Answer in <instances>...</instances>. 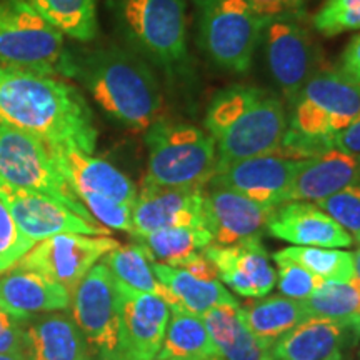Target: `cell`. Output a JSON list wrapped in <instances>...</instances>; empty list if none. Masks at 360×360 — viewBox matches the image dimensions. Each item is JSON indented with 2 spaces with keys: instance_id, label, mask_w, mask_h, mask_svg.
<instances>
[{
  "instance_id": "7402d4cb",
  "label": "cell",
  "mask_w": 360,
  "mask_h": 360,
  "mask_svg": "<svg viewBox=\"0 0 360 360\" xmlns=\"http://www.w3.org/2000/svg\"><path fill=\"white\" fill-rule=\"evenodd\" d=\"M357 184H360V159L335 147L328 148L321 155L302 160L283 204L295 200L317 202Z\"/></svg>"
},
{
  "instance_id": "b9f144b4",
  "label": "cell",
  "mask_w": 360,
  "mask_h": 360,
  "mask_svg": "<svg viewBox=\"0 0 360 360\" xmlns=\"http://www.w3.org/2000/svg\"><path fill=\"white\" fill-rule=\"evenodd\" d=\"M334 147L360 159V114L349 127H345L334 137Z\"/></svg>"
},
{
  "instance_id": "5bb4252c",
  "label": "cell",
  "mask_w": 360,
  "mask_h": 360,
  "mask_svg": "<svg viewBox=\"0 0 360 360\" xmlns=\"http://www.w3.org/2000/svg\"><path fill=\"white\" fill-rule=\"evenodd\" d=\"M265 57L278 89L290 103L315 74L317 51L307 30L294 19L270 20L264 27Z\"/></svg>"
},
{
  "instance_id": "f546056e",
  "label": "cell",
  "mask_w": 360,
  "mask_h": 360,
  "mask_svg": "<svg viewBox=\"0 0 360 360\" xmlns=\"http://www.w3.org/2000/svg\"><path fill=\"white\" fill-rule=\"evenodd\" d=\"M64 35L90 42L98 32L97 0H27Z\"/></svg>"
},
{
  "instance_id": "8fae6325",
  "label": "cell",
  "mask_w": 360,
  "mask_h": 360,
  "mask_svg": "<svg viewBox=\"0 0 360 360\" xmlns=\"http://www.w3.org/2000/svg\"><path fill=\"white\" fill-rule=\"evenodd\" d=\"M115 247L119 242L110 236L58 233L34 245L17 265L60 283L72 295L90 269Z\"/></svg>"
},
{
  "instance_id": "f35d334b",
  "label": "cell",
  "mask_w": 360,
  "mask_h": 360,
  "mask_svg": "<svg viewBox=\"0 0 360 360\" xmlns=\"http://www.w3.org/2000/svg\"><path fill=\"white\" fill-rule=\"evenodd\" d=\"M25 319L0 304V354H22Z\"/></svg>"
},
{
  "instance_id": "ab89813d",
  "label": "cell",
  "mask_w": 360,
  "mask_h": 360,
  "mask_svg": "<svg viewBox=\"0 0 360 360\" xmlns=\"http://www.w3.org/2000/svg\"><path fill=\"white\" fill-rule=\"evenodd\" d=\"M252 11L265 22L304 17V0H245Z\"/></svg>"
},
{
  "instance_id": "f1b7e54d",
  "label": "cell",
  "mask_w": 360,
  "mask_h": 360,
  "mask_svg": "<svg viewBox=\"0 0 360 360\" xmlns=\"http://www.w3.org/2000/svg\"><path fill=\"white\" fill-rule=\"evenodd\" d=\"M102 262L107 265L112 277L117 281L124 282L125 285L132 287L135 290L160 297L169 307L174 305L172 294L157 278L154 269H152V260L143 245L139 242L137 244L115 247L109 254L103 255Z\"/></svg>"
},
{
  "instance_id": "9a60e30c",
  "label": "cell",
  "mask_w": 360,
  "mask_h": 360,
  "mask_svg": "<svg viewBox=\"0 0 360 360\" xmlns=\"http://www.w3.org/2000/svg\"><path fill=\"white\" fill-rule=\"evenodd\" d=\"M276 207L262 205L233 188L209 184L204 188V222L214 244L236 245L260 240Z\"/></svg>"
},
{
  "instance_id": "d6986e66",
  "label": "cell",
  "mask_w": 360,
  "mask_h": 360,
  "mask_svg": "<svg viewBox=\"0 0 360 360\" xmlns=\"http://www.w3.org/2000/svg\"><path fill=\"white\" fill-rule=\"evenodd\" d=\"M215 265L219 281L233 294L249 299H262L277 283V272L260 240L242 242L236 245L210 244L202 250Z\"/></svg>"
},
{
  "instance_id": "83f0119b",
  "label": "cell",
  "mask_w": 360,
  "mask_h": 360,
  "mask_svg": "<svg viewBox=\"0 0 360 360\" xmlns=\"http://www.w3.org/2000/svg\"><path fill=\"white\" fill-rule=\"evenodd\" d=\"M220 359L200 315L170 310L164 342L155 360Z\"/></svg>"
},
{
  "instance_id": "5b68a950",
  "label": "cell",
  "mask_w": 360,
  "mask_h": 360,
  "mask_svg": "<svg viewBox=\"0 0 360 360\" xmlns=\"http://www.w3.org/2000/svg\"><path fill=\"white\" fill-rule=\"evenodd\" d=\"M107 6L119 32L139 57L175 84L192 79L186 0H107Z\"/></svg>"
},
{
  "instance_id": "6da1fadb",
  "label": "cell",
  "mask_w": 360,
  "mask_h": 360,
  "mask_svg": "<svg viewBox=\"0 0 360 360\" xmlns=\"http://www.w3.org/2000/svg\"><path fill=\"white\" fill-rule=\"evenodd\" d=\"M0 124L34 135L47 147L94 154L97 127L80 90L65 80L0 67Z\"/></svg>"
},
{
  "instance_id": "e0dca14e",
  "label": "cell",
  "mask_w": 360,
  "mask_h": 360,
  "mask_svg": "<svg viewBox=\"0 0 360 360\" xmlns=\"http://www.w3.org/2000/svg\"><path fill=\"white\" fill-rule=\"evenodd\" d=\"M134 237L170 227H204V188L164 187L143 180L132 205Z\"/></svg>"
},
{
  "instance_id": "9c48e42d",
  "label": "cell",
  "mask_w": 360,
  "mask_h": 360,
  "mask_svg": "<svg viewBox=\"0 0 360 360\" xmlns=\"http://www.w3.org/2000/svg\"><path fill=\"white\" fill-rule=\"evenodd\" d=\"M0 180L52 197L90 224L101 225L89 212L53 164L49 147L34 137L0 124Z\"/></svg>"
},
{
  "instance_id": "7bdbcfd3",
  "label": "cell",
  "mask_w": 360,
  "mask_h": 360,
  "mask_svg": "<svg viewBox=\"0 0 360 360\" xmlns=\"http://www.w3.org/2000/svg\"><path fill=\"white\" fill-rule=\"evenodd\" d=\"M340 70L347 77L360 84V34L355 35L347 44L345 51L342 52Z\"/></svg>"
},
{
  "instance_id": "8d00e7d4",
  "label": "cell",
  "mask_w": 360,
  "mask_h": 360,
  "mask_svg": "<svg viewBox=\"0 0 360 360\" xmlns=\"http://www.w3.org/2000/svg\"><path fill=\"white\" fill-rule=\"evenodd\" d=\"M277 264V283L283 297L292 300H305L314 294L323 282L321 277L314 276L307 269L290 260L274 259Z\"/></svg>"
},
{
  "instance_id": "30bf717a",
  "label": "cell",
  "mask_w": 360,
  "mask_h": 360,
  "mask_svg": "<svg viewBox=\"0 0 360 360\" xmlns=\"http://www.w3.org/2000/svg\"><path fill=\"white\" fill-rule=\"evenodd\" d=\"M70 317L90 360H119V305L110 270L96 264L70 297Z\"/></svg>"
},
{
  "instance_id": "74e56055",
  "label": "cell",
  "mask_w": 360,
  "mask_h": 360,
  "mask_svg": "<svg viewBox=\"0 0 360 360\" xmlns=\"http://www.w3.org/2000/svg\"><path fill=\"white\" fill-rule=\"evenodd\" d=\"M80 202L87 207L94 219L103 227L115 229V231H122L134 236L132 205L130 204L107 199V197L96 195V193H85L80 197Z\"/></svg>"
},
{
  "instance_id": "4fadbf2b",
  "label": "cell",
  "mask_w": 360,
  "mask_h": 360,
  "mask_svg": "<svg viewBox=\"0 0 360 360\" xmlns=\"http://www.w3.org/2000/svg\"><path fill=\"white\" fill-rule=\"evenodd\" d=\"M0 200L15 220L17 227L30 240L42 242L58 233L109 236L110 229L90 224L69 207L52 197L27 188L13 187L0 180Z\"/></svg>"
},
{
  "instance_id": "603a6c76",
  "label": "cell",
  "mask_w": 360,
  "mask_h": 360,
  "mask_svg": "<svg viewBox=\"0 0 360 360\" xmlns=\"http://www.w3.org/2000/svg\"><path fill=\"white\" fill-rule=\"evenodd\" d=\"M24 360H90L82 335L65 314L29 315L22 334Z\"/></svg>"
},
{
  "instance_id": "ba28073f",
  "label": "cell",
  "mask_w": 360,
  "mask_h": 360,
  "mask_svg": "<svg viewBox=\"0 0 360 360\" xmlns=\"http://www.w3.org/2000/svg\"><path fill=\"white\" fill-rule=\"evenodd\" d=\"M199 42L220 69L245 74L262 39L265 22L245 0H195Z\"/></svg>"
},
{
  "instance_id": "52a82bcc",
  "label": "cell",
  "mask_w": 360,
  "mask_h": 360,
  "mask_svg": "<svg viewBox=\"0 0 360 360\" xmlns=\"http://www.w3.org/2000/svg\"><path fill=\"white\" fill-rule=\"evenodd\" d=\"M0 67L72 77L64 34L27 0H0Z\"/></svg>"
},
{
  "instance_id": "f6af8a7d",
  "label": "cell",
  "mask_w": 360,
  "mask_h": 360,
  "mask_svg": "<svg viewBox=\"0 0 360 360\" xmlns=\"http://www.w3.org/2000/svg\"><path fill=\"white\" fill-rule=\"evenodd\" d=\"M0 360H24L22 354H0Z\"/></svg>"
},
{
  "instance_id": "8992f818",
  "label": "cell",
  "mask_w": 360,
  "mask_h": 360,
  "mask_svg": "<svg viewBox=\"0 0 360 360\" xmlns=\"http://www.w3.org/2000/svg\"><path fill=\"white\" fill-rule=\"evenodd\" d=\"M146 182L164 187L205 188L219 169L217 147L207 130L184 122L155 120L146 132Z\"/></svg>"
},
{
  "instance_id": "60d3db41",
  "label": "cell",
  "mask_w": 360,
  "mask_h": 360,
  "mask_svg": "<svg viewBox=\"0 0 360 360\" xmlns=\"http://www.w3.org/2000/svg\"><path fill=\"white\" fill-rule=\"evenodd\" d=\"M175 267L184 269L191 276L200 278V281H219V274L215 265L205 257L204 252H195V254L188 255L187 259L180 260Z\"/></svg>"
},
{
  "instance_id": "4316f807",
  "label": "cell",
  "mask_w": 360,
  "mask_h": 360,
  "mask_svg": "<svg viewBox=\"0 0 360 360\" xmlns=\"http://www.w3.org/2000/svg\"><path fill=\"white\" fill-rule=\"evenodd\" d=\"M240 314L252 334L269 347H274L287 332L309 319L302 300H292L283 295L249 302L240 307Z\"/></svg>"
},
{
  "instance_id": "44dd1931",
  "label": "cell",
  "mask_w": 360,
  "mask_h": 360,
  "mask_svg": "<svg viewBox=\"0 0 360 360\" xmlns=\"http://www.w3.org/2000/svg\"><path fill=\"white\" fill-rule=\"evenodd\" d=\"M272 237L300 247L340 249L354 244L349 236L330 215L312 202H285L274 209L267 224Z\"/></svg>"
},
{
  "instance_id": "d6a6232c",
  "label": "cell",
  "mask_w": 360,
  "mask_h": 360,
  "mask_svg": "<svg viewBox=\"0 0 360 360\" xmlns=\"http://www.w3.org/2000/svg\"><path fill=\"white\" fill-rule=\"evenodd\" d=\"M309 317L345 319L360 314V282H323L309 299L302 300Z\"/></svg>"
},
{
  "instance_id": "bcb514c9",
  "label": "cell",
  "mask_w": 360,
  "mask_h": 360,
  "mask_svg": "<svg viewBox=\"0 0 360 360\" xmlns=\"http://www.w3.org/2000/svg\"><path fill=\"white\" fill-rule=\"evenodd\" d=\"M210 360H222V359H210Z\"/></svg>"
},
{
  "instance_id": "2e32d148",
  "label": "cell",
  "mask_w": 360,
  "mask_h": 360,
  "mask_svg": "<svg viewBox=\"0 0 360 360\" xmlns=\"http://www.w3.org/2000/svg\"><path fill=\"white\" fill-rule=\"evenodd\" d=\"M360 342V314L345 319L309 317L272 347V360H345Z\"/></svg>"
},
{
  "instance_id": "1f68e13d",
  "label": "cell",
  "mask_w": 360,
  "mask_h": 360,
  "mask_svg": "<svg viewBox=\"0 0 360 360\" xmlns=\"http://www.w3.org/2000/svg\"><path fill=\"white\" fill-rule=\"evenodd\" d=\"M274 259L299 264L326 282H347L354 278V257L345 250L294 245L276 252Z\"/></svg>"
},
{
  "instance_id": "277c9868",
  "label": "cell",
  "mask_w": 360,
  "mask_h": 360,
  "mask_svg": "<svg viewBox=\"0 0 360 360\" xmlns=\"http://www.w3.org/2000/svg\"><path fill=\"white\" fill-rule=\"evenodd\" d=\"M360 114V84L339 70H317L294 102L276 155L312 159L334 148V137Z\"/></svg>"
},
{
  "instance_id": "836d02e7",
  "label": "cell",
  "mask_w": 360,
  "mask_h": 360,
  "mask_svg": "<svg viewBox=\"0 0 360 360\" xmlns=\"http://www.w3.org/2000/svg\"><path fill=\"white\" fill-rule=\"evenodd\" d=\"M314 29L323 37L360 30V0H327L314 15Z\"/></svg>"
},
{
  "instance_id": "ffe728a7",
  "label": "cell",
  "mask_w": 360,
  "mask_h": 360,
  "mask_svg": "<svg viewBox=\"0 0 360 360\" xmlns=\"http://www.w3.org/2000/svg\"><path fill=\"white\" fill-rule=\"evenodd\" d=\"M49 152L57 170L79 199L85 193H96L134 205L137 187L127 175L107 160L97 159L75 147L53 146L49 147Z\"/></svg>"
},
{
  "instance_id": "ac0fdd59",
  "label": "cell",
  "mask_w": 360,
  "mask_h": 360,
  "mask_svg": "<svg viewBox=\"0 0 360 360\" xmlns=\"http://www.w3.org/2000/svg\"><path fill=\"white\" fill-rule=\"evenodd\" d=\"M300 165L302 160L285 159L276 154L252 157L220 169L210 182L233 188L262 205L278 207L283 204Z\"/></svg>"
},
{
  "instance_id": "484cf974",
  "label": "cell",
  "mask_w": 360,
  "mask_h": 360,
  "mask_svg": "<svg viewBox=\"0 0 360 360\" xmlns=\"http://www.w3.org/2000/svg\"><path fill=\"white\" fill-rule=\"evenodd\" d=\"M154 274L172 294L170 310H184L193 315H204L217 305H240L220 281H200L184 269L152 262Z\"/></svg>"
},
{
  "instance_id": "e575fe53",
  "label": "cell",
  "mask_w": 360,
  "mask_h": 360,
  "mask_svg": "<svg viewBox=\"0 0 360 360\" xmlns=\"http://www.w3.org/2000/svg\"><path fill=\"white\" fill-rule=\"evenodd\" d=\"M315 205L330 215L345 232L352 237L355 244L360 242V184L349 186L335 192L327 199L317 200Z\"/></svg>"
},
{
  "instance_id": "d590c367",
  "label": "cell",
  "mask_w": 360,
  "mask_h": 360,
  "mask_svg": "<svg viewBox=\"0 0 360 360\" xmlns=\"http://www.w3.org/2000/svg\"><path fill=\"white\" fill-rule=\"evenodd\" d=\"M35 245L20 232L8 209L0 200V274L7 272Z\"/></svg>"
},
{
  "instance_id": "3957f363",
  "label": "cell",
  "mask_w": 360,
  "mask_h": 360,
  "mask_svg": "<svg viewBox=\"0 0 360 360\" xmlns=\"http://www.w3.org/2000/svg\"><path fill=\"white\" fill-rule=\"evenodd\" d=\"M205 130L217 147L219 169L252 157L276 154L287 130L282 102L255 85L233 84L215 94Z\"/></svg>"
},
{
  "instance_id": "7a4b0ae2",
  "label": "cell",
  "mask_w": 360,
  "mask_h": 360,
  "mask_svg": "<svg viewBox=\"0 0 360 360\" xmlns=\"http://www.w3.org/2000/svg\"><path fill=\"white\" fill-rule=\"evenodd\" d=\"M72 77L120 125L147 130L160 119L162 94L154 72L137 53L102 47L72 53Z\"/></svg>"
},
{
  "instance_id": "ee69618b",
  "label": "cell",
  "mask_w": 360,
  "mask_h": 360,
  "mask_svg": "<svg viewBox=\"0 0 360 360\" xmlns=\"http://www.w3.org/2000/svg\"><path fill=\"white\" fill-rule=\"evenodd\" d=\"M354 257V278L357 282H360V242H359V249L352 254Z\"/></svg>"
},
{
  "instance_id": "4dcf8cb0",
  "label": "cell",
  "mask_w": 360,
  "mask_h": 360,
  "mask_svg": "<svg viewBox=\"0 0 360 360\" xmlns=\"http://www.w3.org/2000/svg\"><path fill=\"white\" fill-rule=\"evenodd\" d=\"M135 240L143 245L152 262L175 267L180 260L214 244L212 236L204 227H170L152 232Z\"/></svg>"
},
{
  "instance_id": "7c38bea8",
  "label": "cell",
  "mask_w": 360,
  "mask_h": 360,
  "mask_svg": "<svg viewBox=\"0 0 360 360\" xmlns=\"http://www.w3.org/2000/svg\"><path fill=\"white\" fill-rule=\"evenodd\" d=\"M119 305V360H155L164 342L170 307L160 297L146 294L114 278Z\"/></svg>"
},
{
  "instance_id": "d4e9b609",
  "label": "cell",
  "mask_w": 360,
  "mask_h": 360,
  "mask_svg": "<svg viewBox=\"0 0 360 360\" xmlns=\"http://www.w3.org/2000/svg\"><path fill=\"white\" fill-rule=\"evenodd\" d=\"M222 360H272V347L245 326L240 305H217L202 315Z\"/></svg>"
},
{
  "instance_id": "cb8c5ba5",
  "label": "cell",
  "mask_w": 360,
  "mask_h": 360,
  "mask_svg": "<svg viewBox=\"0 0 360 360\" xmlns=\"http://www.w3.org/2000/svg\"><path fill=\"white\" fill-rule=\"evenodd\" d=\"M70 297L64 285L19 265L0 277V304L24 317L69 309Z\"/></svg>"
}]
</instances>
